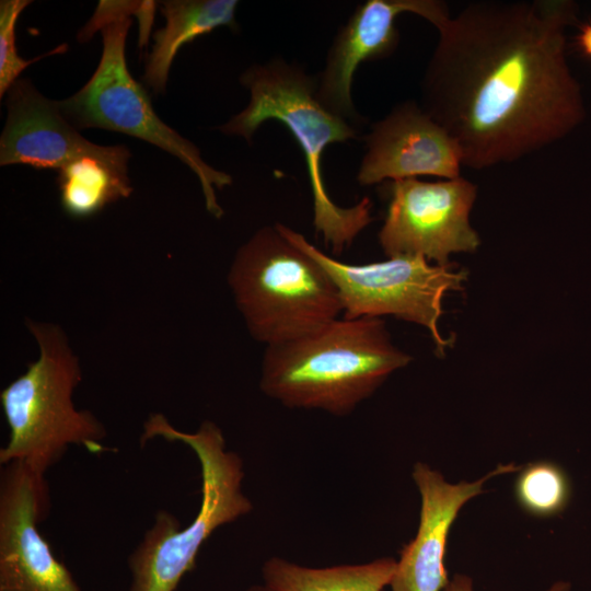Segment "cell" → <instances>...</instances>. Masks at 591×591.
Masks as SVG:
<instances>
[{
  "mask_svg": "<svg viewBox=\"0 0 591 591\" xmlns=\"http://www.w3.org/2000/svg\"><path fill=\"white\" fill-rule=\"evenodd\" d=\"M573 4L474 1L439 30L420 106L456 141L463 166L515 162L559 140L583 117L566 60Z\"/></svg>",
  "mask_w": 591,
  "mask_h": 591,
  "instance_id": "cell-1",
  "label": "cell"
},
{
  "mask_svg": "<svg viewBox=\"0 0 591 591\" xmlns=\"http://www.w3.org/2000/svg\"><path fill=\"white\" fill-rule=\"evenodd\" d=\"M143 1H100L92 16L93 30L102 32L100 63L85 85L58 101L65 118L77 129L101 128L139 138L173 154L198 177L206 209L220 219L224 211L216 189L232 184V177L210 166L199 149L155 114L151 100L130 74L125 57L130 14L139 15Z\"/></svg>",
  "mask_w": 591,
  "mask_h": 591,
  "instance_id": "cell-7",
  "label": "cell"
},
{
  "mask_svg": "<svg viewBox=\"0 0 591 591\" xmlns=\"http://www.w3.org/2000/svg\"><path fill=\"white\" fill-rule=\"evenodd\" d=\"M25 324L39 355L0 393L10 430L0 464L23 463L45 475L72 445L104 451L106 429L92 412L73 403L82 374L65 331L54 323L26 320Z\"/></svg>",
  "mask_w": 591,
  "mask_h": 591,
  "instance_id": "cell-5",
  "label": "cell"
},
{
  "mask_svg": "<svg viewBox=\"0 0 591 591\" xmlns=\"http://www.w3.org/2000/svg\"><path fill=\"white\" fill-rule=\"evenodd\" d=\"M520 506L535 517L560 513L570 498L566 473L553 462L530 463L520 472L514 485Z\"/></svg>",
  "mask_w": 591,
  "mask_h": 591,
  "instance_id": "cell-18",
  "label": "cell"
},
{
  "mask_svg": "<svg viewBox=\"0 0 591 591\" xmlns=\"http://www.w3.org/2000/svg\"><path fill=\"white\" fill-rule=\"evenodd\" d=\"M31 3L30 0H2L0 2V96L9 91L19 80L22 71L43 57L62 54L68 49L62 44L53 50L33 59H24L18 54L15 25L20 14Z\"/></svg>",
  "mask_w": 591,
  "mask_h": 591,
  "instance_id": "cell-19",
  "label": "cell"
},
{
  "mask_svg": "<svg viewBox=\"0 0 591 591\" xmlns=\"http://www.w3.org/2000/svg\"><path fill=\"white\" fill-rule=\"evenodd\" d=\"M410 360L382 318L343 317L267 346L259 387L289 408L346 416Z\"/></svg>",
  "mask_w": 591,
  "mask_h": 591,
  "instance_id": "cell-2",
  "label": "cell"
},
{
  "mask_svg": "<svg viewBox=\"0 0 591 591\" xmlns=\"http://www.w3.org/2000/svg\"><path fill=\"white\" fill-rule=\"evenodd\" d=\"M283 234L313 257L333 280L343 306V317H379L392 315L425 327L443 356L450 346L439 331L442 300L450 291L463 289L464 269L431 264L420 255H402L364 265L337 260L304 235L278 223Z\"/></svg>",
  "mask_w": 591,
  "mask_h": 591,
  "instance_id": "cell-8",
  "label": "cell"
},
{
  "mask_svg": "<svg viewBox=\"0 0 591 591\" xmlns=\"http://www.w3.org/2000/svg\"><path fill=\"white\" fill-rule=\"evenodd\" d=\"M444 591H474L473 580L466 575H455L449 581ZM546 591H571V586L567 581H557Z\"/></svg>",
  "mask_w": 591,
  "mask_h": 591,
  "instance_id": "cell-20",
  "label": "cell"
},
{
  "mask_svg": "<svg viewBox=\"0 0 591 591\" xmlns=\"http://www.w3.org/2000/svg\"><path fill=\"white\" fill-rule=\"evenodd\" d=\"M235 0H166L160 2L166 24L153 34L142 79L155 94L163 93L179 48L220 26L236 28Z\"/></svg>",
  "mask_w": 591,
  "mask_h": 591,
  "instance_id": "cell-15",
  "label": "cell"
},
{
  "mask_svg": "<svg viewBox=\"0 0 591 591\" xmlns=\"http://www.w3.org/2000/svg\"><path fill=\"white\" fill-rule=\"evenodd\" d=\"M520 470L514 463L499 464L475 482L451 484L429 465L416 463L413 478L421 498L419 525L401 551L390 591H444L450 581L444 565L448 536L460 510L483 493L488 479Z\"/></svg>",
  "mask_w": 591,
  "mask_h": 591,
  "instance_id": "cell-13",
  "label": "cell"
},
{
  "mask_svg": "<svg viewBox=\"0 0 591 591\" xmlns=\"http://www.w3.org/2000/svg\"><path fill=\"white\" fill-rule=\"evenodd\" d=\"M7 121L0 138V164H25L59 170L86 154H102L111 146L83 138L62 115L58 101L40 94L31 81L19 79L7 92Z\"/></svg>",
  "mask_w": 591,
  "mask_h": 591,
  "instance_id": "cell-14",
  "label": "cell"
},
{
  "mask_svg": "<svg viewBox=\"0 0 591 591\" xmlns=\"http://www.w3.org/2000/svg\"><path fill=\"white\" fill-rule=\"evenodd\" d=\"M363 140L366 152L357 173L360 185L418 176H461L459 144L415 101L394 106L371 126Z\"/></svg>",
  "mask_w": 591,
  "mask_h": 591,
  "instance_id": "cell-12",
  "label": "cell"
},
{
  "mask_svg": "<svg viewBox=\"0 0 591 591\" xmlns=\"http://www.w3.org/2000/svg\"><path fill=\"white\" fill-rule=\"evenodd\" d=\"M247 591H267V590L265 589L264 586L263 587L254 586V587L250 588Z\"/></svg>",
  "mask_w": 591,
  "mask_h": 591,
  "instance_id": "cell-22",
  "label": "cell"
},
{
  "mask_svg": "<svg viewBox=\"0 0 591 591\" xmlns=\"http://www.w3.org/2000/svg\"><path fill=\"white\" fill-rule=\"evenodd\" d=\"M421 16L439 30L451 18L439 0H367L360 3L334 37L322 71L315 76L316 97L333 114L359 127L352 97L354 76L362 62L391 56L399 43L396 19Z\"/></svg>",
  "mask_w": 591,
  "mask_h": 591,
  "instance_id": "cell-11",
  "label": "cell"
},
{
  "mask_svg": "<svg viewBox=\"0 0 591 591\" xmlns=\"http://www.w3.org/2000/svg\"><path fill=\"white\" fill-rule=\"evenodd\" d=\"M228 283L250 335L266 347L309 334L343 314L328 274L278 223L262 227L239 247Z\"/></svg>",
  "mask_w": 591,
  "mask_h": 591,
  "instance_id": "cell-6",
  "label": "cell"
},
{
  "mask_svg": "<svg viewBox=\"0 0 591 591\" xmlns=\"http://www.w3.org/2000/svg\"><path fill=\"white\" fill-rule=\"evenodd\" d=\"M579 45L584 54L591 58V23L587 24L581 30L579 35Z\"/></svg>",
  "mask_w": 591,
  "mask_h": 591,
  "instance_id": "cell-21",
  "label": "cell"
},
{
  "mask_svg": "<svg viewBox=\"0 0 591 591\" xmlns=\"http://www.w3.org/2000/svg\"><path fill=\"white\" fill-rule=\"evenodd\" d=\"M387 190V211L378 235L385 256L420 255L447 266L452 254L471 253L480 245L470 222L477 187L466 178L398 179L390 182Z\"/></svg>",
  "mask_w": 591,
  "mask_h": 591,
  "instance_id": "cell-9",
  "label": "cell"
},
{
  "mask_svg": "<svg viewBox=\"0 0 591 591\" xmlns=\"http://www.w3.org/2000/svg\"><path fill=\"white\" fill-rule=\"evenodd\" d=\"M395 567L393 558L310 568L274 557L264 564L263 578L267 591H383L390 584Z\"/></svg>",
  "mask_w": 591,
  "mask_h": 591,
  "instance_id": "cell-17",
  "label": "cell"
},
{
  "mask_svg": "<svg viewBox=\"0 0 591 591\" xmlns=\"http://www.w3.org/2000/svg\"><path fill=\"white\" fill-rule=\"evenodd\" d=\"M129 158L127 147L111 146L105 153L82 155L61 166L57 184L63 211L83 219L96 215L108 204L128 198L132 193Z\"/></svg>",
  "mask_w": 591,
  "mask_h": 591,
  "instance_id": "cell-16",
  "label": "cell"
},
{
  "mask_svg": "<svg viewBox=\"0 0 591 591\" xmlns=\"http://www.w3.org/2000/svg\"><path fill=\"white\" fill-rule=\"evenodd\" d=\"M49 509L45 475L23 463L0 473V591H83L38 523Z\"/></svg>",
  "mask_w": 591,
  "mask_h": 591,
  "instance_id": "cell-10",
  "label": "cell"
},
{
  "mask_svg": "<svg viewBox=\"0 0 591 591\" xmlns=\"http://www.w3.org/2000/svg\"><path fill=\"white\" fill-rule=\"evenodd\" d=\"M157 438L182 442L195 453L201 471L200 507L186 526L170 511L154 514L153 523L127 560L129 591H175L211 534L253 509L243 491V461L227 450L223 433L213 421L205 420L196 431L185 432L163 414L154 413L143 424L140 442L146 444Z\"/></svg>",
  "mask_w": 591,
  "mask_h": 591,
  "instance_id": "cell-4",
  "label": "cell"
},
{
  "mask_svg": "<svg viewBox=\"0 0 591 591\" xmlns=\"http://www.w3.org/2000/svg\"><path fill=\"white\" fill-rule=\"evenodd\" d=\"M240 82L250 92L247 106L218 127L248 143L267 120L282 123L300 146L305 160L312 200L313 225L324 243L341 253L372 221V202L363 197L351 207L336 205L326 190L322 159L333 143L358 137V126L326 109L316 97L315 76L282 58L248 67Z\"/></svg>",
  "mask_w": 591,
  "mask_h": 591,
  "instance_id": "cell-3",
  "label": "cell"
}]
</instances>
